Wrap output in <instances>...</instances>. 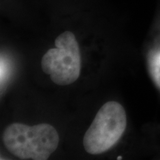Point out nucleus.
<instances>
[{"label":"nucleus","instance_id":"5","mask_svg":"<svg viewBox=\"0 0 160 160\" xmlns=\"http://www.w3.org/2000/svg\"><path fill=\"white\" fill-rule=\"evenodd\" d=\"M122 159V157H120V156H119V157H117V159H118V160H119V159Z\"/></svg>","mask_w":160,"mask_h":160},{"label":"nucleus","instance_id":"2","mask_svg":"<svg viewBox=\"0 0 160 160\" xmlns=\"http://www.w3.org/2000/svg\"><path fill=\"white\" fill-rule=\"evenodd\" d=\"M127 126L125 109L117 102H108L102 106L83 138L86 152L97 155L108 151L117 143Z\"/></svg>","mask_w":160,"mask_h":160},{"label":"nucleus","instance_id":"3","mask_svg":"<svg viewBox=\"0 0 160 160\" xmlns=\"http://www.w3.org/2000/svg\"><path fill=\"white\" fill-rule=\"evenodd\" d=\"M55 48L46 52L41 62L44 73L56 85L65 86L77 80L81 72V54L74 34L65 31L55 40Z\"/></svg>","mask_w":160,"mask_h":160},{"label":"nucleus","instance_id":"1","mask_svg":"<svg viewBox=\"0 0 160 160\" xmlns=\"http://www.w3.org/2000/svg\"><path fill=\"white\" fill-rule=\"evenodd\" d=\"M2 138L6 148L21 159H48L59 142L57 130L46 123L33 126L12 123L5 128Z\"/></svg>","mask_w":160,"mask_h":160},{"label":"nucleus","instance_id":"4","mask_svg":"<svg viewBox=\"0 0 160 160\" xmlns=\"http://www.w3.org/2000/svg\"><path fill=\"white\" fill-rule=\"evenodd\" d=\"M148 65L152 79L160 88V51L153 52L150 54Z\"/></svg>","mask_w":160,"mask_h":160}]
</instances>
